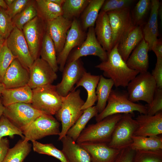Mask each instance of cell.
Instances as JSON below:
<instances>
[{"label": "cell", "mask_w": 162, "mask_h": 162, "mask_svg": "<svg viewBox=\"0 0 162 162\" xmlns=\"http://www.w3.org/2000/svg\"><path fill=\"white\" fill-rule=\"evenodd\" d=\"M0 97L4 106L17 103L31 104L32 89L28 85L15 88L5 89Z\"/></svg>", "instance_id": "cell-24"}, {"label": "cell", "mask_w": 162, "mask_h": 162, "mask_svg": "<svg viewBox=\"0 0 162 162\" xmlns=\"http://www.w3.org/2000/svg\"><path fill=\"white\" fill-rule=\"evenodd\" d=\"M90 0H65L62 6V16L73 21L78 19L87 6Z\"/></svg>", "instance_id": "cell-34"}, {"label": "cell", "mask_w": 162, "mask_h": 162, "mask_svg": "<svg viewBox=\"0 0 162 162\" xmlns=\"http://www.w3.org/2000/svg\"><path fill=\"white\" fill-rule=\"evenodd\" d=\"M60 126L59 122L52 115L43 113L22 132L24 139L32 142L48 136L59 135Z\"/></svg>", "instance_id": "cell-9"}, {"label": "cell", "mask_w": 162, "mask_h": 162, "mask_svg": "<svg viewBox=\"0 0 162 162\" xmlns=\"http://www.w3.org/2000/svg\"><path fill=\"white\" fill-rule=\"evenodd\" d=\"M15 135H19L22 139H24L22 132L3 115L0 119V139L6 136L13 138Z\"/></svg>", "instance_id": "cell-39"}, {"label": "cell", "mask_w": 162, "mask_h": 162, "mask_svg": "<svg viewBox=\"0 0 162 162\" xmlns=\"http://www.w3.org/2000/svg\"><path fill=\"white\" fill-rule=\"evenodd\" d=\"M53 3L62 7L65 0H50Z\"/></svg>", "instance_id": "cell-50"}, {"label": "cell", "mask_w": 162, "mask_h": 162, "mask_svg": "<svg viewBox=\"0 0 162 162\" xmlns=\"http://www.w3.org/2000/svg\"><path fill=\"white\" fill-rule=\"evenodd\" d=\"M150 13L149 19L146 25L142 29L143 37L146 36L152 29L158 25V17L160 5L158 0H151Z\"/></svg>", "instance_id": "cell-41"}, {"label": "cell", "mask_w": 162, "mask_h": 162, "mask_svg": "<svg viewBox=\"0 0 162 162\" xmlns=\"http://www.w3.org/2000/svg\"><path fill=\"white\" fill-rule=\"evenodd\" d=\"M151 0H140L136 4L131 14L135 26H139L142 23L150 9Z\"/></svg>", "instance_id": "cell-37"}, {"label": "cell", "mask_w": 162, "mask_h": 162, "mask_svg": "<svg viewBox=\"0 0 162 162\" xmlns=\"http://www.w3.org/2000/svg\"><path fill=\"white\" fill-rule=\"evenodd\" d=\"M40 56L53 70L56 72L59 70L57 60V53L54 44L46 31L41 44Z\"/></svg>", "instance_id": "cell-28"}, {"label": "cell", "mask_w": 162, "mask_h": 162, "mask_svg": "<svg viewBox=\"0 0 162 162\" xmlns=\"http://www.w3.org/2000/svg\"><path fill=\"white\" fill-rule=\"evenodd\" d=\"M29 80L28 85L32 89L51 84L57 78V75L44 60L38 58L29 69Z\"/></svg>", "instance_id": "cell-16"}, {"label": "cell", "mask_w": 162, "mask_h": 162, "mask_svg": "<svg viewBox=\"0 0 162 162\" xmlns=\"http://www.w3.org/2000/svg\"><path fill=\"white\" fill-rule=\"evenodd\" d=\"M135 119L138 126L133 136L147 137L162 134V111L153 116L140 114Z\"/></svg>", "instance_id": "cell-19"}, {"label": "cell", "mask_w": 162, "mask_h": 162, "mask_svg": "<svg viewBox=\"0 0 162 162\" xmlns=\"http://www.w3.org/2000/svg\"><path fill=\"white\" fill-rule=\"evenodd\" d=\"M9 142L7 138L0 139V162H2L6 156L9 149Z\"/></svg>", "instance_id": "cell-48"}, {"label": "cell", "mask_w": 162, "mask_h": 162, "mask_svg": "<svg viewBox=\"0 0 162 162\" xmlns=\"http://www.w3.org/2000/svg\"><path fill=\"white\" fill-rule=\"evenodd\" d=\"M31 104L37 110L46 114L55 115L61 107L62 97L56 86L51 84L32 89Z\"/></svg>", "instance_id": "cell-5"}, {"label": "cell", "mask_w": 162, "mask_h": 162, "mask_svg": "<svg viewBox=\"0 0 162 162\" xmlns=\"http://www.w3.org/2000/svg\"><path fill=\"white\" fill-rule=\"evenodd\" d=\"M151 50L154 52L157 58H162V42L161 39H158L154 43Z\"/></svg>", "instance_id": "cell-49"}, {"label": "cell", "mask_w": 162, "mask_h": 162, "mask_svg": "<svg viewBox=\"0 0 162 162\" xmlns=\"http://www.w3.org/2000/svg\"><path fill=\"white\" fill-rule=\"evenodd\" d=\"M118 45L107 53L106 61L102 62L95 67L103 71L104 76L112 79L116 87L125 88L139 73L128 67L118 51Z\"/></svg>", "instance_id": "cell-1"}, {"label": "cell", "mask_w": 162, "mask_h": 162, "mask_svg": "<svg viewBox=\"0 0 162 162\" xmlns=\"http://www.w3.org/2000/svg\"><path fill=\"white\" fill-rule=\"evenodd\" d=\"M114 85V83L112 79L106 78L102 75L100 76L96 90L97 102L95 106L98 113H101L106 107Z\"/></svg>", "instance_id": "cell-31"}, {"label": "cell", "mask_w": 162, "mask_h": 162, "mask_svg": "<svg viewBox=\"0 0 162 162\" xmlns=\"http://www.w3.org/2000/svg\"><path fill=\"white\" fill-rule=\"evenodd\" d=\"M86 33L82 29L78 19H74L68 32L63 48L57 56V64L60 71H63L68 56L73 49L80 46L84 41Z\"/></svg>", "instance_id": "cell-13"}, {"label": "cell", "mask_w": 162, "mask_h": 162, "mask_svg": "<svg viewBox=\"0 0 162 162\" xmlns=\"http://www.w3.org/2000/svg\"><path fill=\"white\" fill-rule=\"evenodd\" d=\"M147 114L153 116L162 110V89L157 88L152 101L146 105Z\"/></svg>", "instance_id": "cell-44"}, {"label": "cell", "mask_w": 162, "mask_h": 162, "mask_svg": "<svg viewBox=\"0 0 162 162\" xmlns=\"http://www.w3.org/2000/svg\"><path fill=\"white\" fill-rule=\"evenodd\" d=\"M130 113L124 114L116 124L110 142L107 144L112 148L121 150L130 147L132 136L137 128L138 123Z\"/></svg>", "instance_id": "cell-7"}, {"label": "cell", "mask_w": 162, "mask_h": 162, "mask_svg": "<svg viewBox=\"0 0 162 162\" xmlns=\"http://www.w3.org/2000/svg\"><path fill=\"white\" fill-rule=\"evenodd\" d=\"M1 47H0V51H1Z\"/></svg>", "instance_id": "cell-56"}, {"label": "cell", "mask_w": 162, "mask_h": 162, "mask_svg": "<svg viewBox=\"0 0 162 162\" xmlns=\"http://www.w3.org/2000/svg\"><path fill=\"white\" fill-rule=\"evenodd\" d=\"M79 144L89 154L90 162H114L120 151L105 143L83 142Z\"/></svg>", "instance_id": "cell-20"}, {"label": "cell", "mask_w": 162, "mask_h": 162, "mask_svg": "<svg viewBox=\"0 0 162 162\" xmlns=\"http://www.w3.org/2000/svg\"><path fill=\"white\" fill-rule=\"evenodd\" d=\"M95 24L94 31L97 39L103 49L108 52L113 47L112 30L107 13L100 11Z\"/></svg>", "instance_id": "cell-22"}, {"label": "cell", "mask_w": 162, "mask_h": 162, "mask_svg": "<svg viewBox=\"0 0 162 162\" xmlns=\"http://www.w3.org/2000/svg\"><path fill=\"white\" fill-rule=\"evenodd\" d=\"M123 114L108 116L96 124L89 125L82 130L76 142L105 143L110 141L115 127Z\"/></svg>", "instance_id": "cell-4"}, {"label": "cell", "mask_w": 162, "mask_h": 162, "mask_svg": "<svg viewBox=\"0 0 162 162\" xmlns=\"http://www.w3.org/2000/svg\"><path fill=\"white\" fill-rule=\"evenodd\" d=\"M29 80V69L16 58L5 72L2 83L5 89L15 88L28 85Z\"/></svg>", "instance_id": "cell-18"}, {"label": "cell", "mask_w": 162, "mask_h": 162, "mask_svg": "<svg viewBox=\"0 0 162 162\" xmlns=\"http://www.w3.org/2000/svg\"><path fill=\"white\" fill-rule=\"evenodd\" d=\"M43 113L31 104L20 103L4 106L3 115L23 132Z\"/></svg>", "instance_id": "cell-8"}, {"label": "cell", "mask_w": 162, "mask_h": 162, "mask_svg": "<svg viewBox=\"0 0 162 162\" xmlns=\"http://www.w3.org/2000/svg\"><path fill=\"white\" fill-rule=\"evenodd\" d=\"M34 151L40 154L53 156L61 162H68L62 150L56 148L52 144H43L37 141H32Z\"/></svg>", "instance_id": "cell-36"}, {"label": "cell", "mask_w": 162, "mask_h": 162, "mask_svg": "<svg viewBox=\"0 0 162 162\" xmlns=\"http://www.w3.org/2000/svg\"><path fill=\"white\" fill-rule=\"evenodd\" d=\"M31 0H14L6 11L12 19L21 12L29 3Z\"/></svg>", "instance_id": "cell-45"}, {"label": "cell", "mask_w": 162, "mask_h": 162, "mask_svg": "<svg viewBox=\"0 0 162 162\" xmlns=\"http://www.w3.org/2000/svg\"><path fill=\"white\" fill-rule=\"evenodd\" d=\"M151 74L156 82L157 88L162 89V58H157L155 68Z\"/></svg>", "instance_id": "cell-47"}, {"label": "cell", "mask_w": 162, "mask_h": 162, "mask_svg": "<svg viewBox=\"0 0 162 162\" xmlns=\"http://www.w3.org/2000/svg\"><path fill=\"white\" fill-rule=\"evenodd\" d=\"M14 27L12 19L6 10L0 7V35L6 40Z\"/></svg>", "instance_id": "cell-42"}, {"label": "cell", "mask_w": 162, "mask_h": 162, "mask_svg": "<svg viewBox=\"0 0 162 162\" xmlns=\"http://www.w3.org/2000/svg\"><path fill=\"white\" fill-rule=\"evenodd\" d=\"M22 31L34 61L40 56V52L46 32V22L38 16L26 24Z\"/></svg>", "instance_id": "cell-11"}, {"label": "cell", "mask_w": 162, "mask_h": 162, "mask_svg": "<svg viewBox=\"0 0 162 162\" xmlns=\"http://www.w3.org/2000/svg\"><path fill=\"white\" fill-rule=\"evenodd\" d=\"M80 93V89L73 90L62 97L61 107L55 115L57 120L61 122L62 125L58 135L59 140L66 135L68 130L83 112L81 107L85 101L81 98Z\"/></svg>", "instance_id": "cell-2"}, {"label": "cell", "mask_w": 162, "mask_h": 162, "mask_svg": "<svg viewBox=\"0 0 162 162\" xmlns=\"http://www.w3.org/2000/svg\"><path fill=\"white\" fill-rule=\"evenodd\" d=\"M133 0H106L104 2L100 11L106 13L130 7L134 2Z\"/></svg>", "instance_id": "cell-43"}, {"label": "cell", "mask_w": 162, "mask_h": 162, "mask_svg": "<svg viewBox=\"0 0 162 162\" xmlns=\"http://www.w3.org/2000/svg\"><path fill=\"white\" fill-rule=\"evenodd\" d=\"M127 87L129 100L136 103L139 101L150 104L157 88L156 82L149 72L139 73L128 83Z\"/></svg>", "instance_id": "cell-6"}, {"label": "cell", "mask_w": 162, "mask_h": 162, "mask_svg": "<svg viewBox=\"0 0 162 162\" xmlns=\"http://www.w3.org/2000/svg\"><path fill=\"white\" fill-rule=\"evenodd\" d=\"M38 16L35 0H31L28 5L12 19L14 27L22 30L24 26Z\"/></svg>", "instance_id": "cell-35"}, {"label": "cell", "mask_w": 162, "mask_h": 162, "mask_svg": "<svg viewBox=\"0 0 162 162\" xmlns=\"http://www.w3.org/2000/svg\"><path fill=\"white\" fill-rule=\"evenodd\" d=\"M86 71L80 58L67 63L62 71V80L56 86L58 93L62 97L72 91L74 86Z\"/></svg>", "instance_id": "cell-15"}, {"label": "cell", "mask_w": 162, "mask_h": 162, "mask_svg": "<svg viewBox=\"0 0 162 162\" xmlns=\"http://www.w3.org/2000/svg\"><path fill=\"white\" fill-rule=\"evenodd\" d=\"M62 152L68 162H90V157L87 151L71 138L66 135L60 140Z\"/></svg>", "instance_id": "cell-23"}, {"label": "cell", "mask_w": 162, "mask_h": 162, "mask_svg": "<svg viewBox=\"0 0 162 162\" xmlns=\"http://www.w3.org/2000/svg\"><path fill=\"white\" fill-rule=\"evenodd\" d=\"M112 32V47L118 44L135 26L130 7L107 12Z\"/></svg>", "instance_id": "cell-10"}, {"label": "cell", "mask_w": 162, "mask_h": 162, "mask_svg": "<svg viewBox=\"0 0 162 162\" xmlns=\"http://www.w3.org/2000/svg\"><path fill=\"white\" fill-rule=\"evenodd\" d=\"M143 38L140 26H135L127 36L118 45V51L126 62L131 53Z\"/></svg>", "instance_id": "cell-25"}, {"label": "cell", "mask_w": 162, "mask_h": 162, "mask_svg": "<svg viewBox=\"0 0 162 162\" xmlns=\"http://www.w3.org/2000/svg\"><path fill=\"white\" fill-rule=\"evenodd\" d=\"M5 89V88L2 83H0V97H1L3 91Z\"/></svg>", "instance_id": "cell-55"}, {"label": "cell", "mask_w": 162, "mask_h": 162, "mask_svg": "<svg viewBox=\"0 0 162 162\" xmlns=\"http://www.w3.org/2000/svg\"><path fill=\"white\" fill-rule=\"evenodd\" d=\"M38 16L46 22L62 15V7L50 0H36Z\"/></svg>", "instance_id": "cell-29"}, {"label": "cell", "mask_w": 162, "mask_h": 162, "mask_svg": "<svg viewBox=\"0 0 162 162\" xmlns=\"http://www.w3.org/2000/svg\"><path fill=\"white\" fill-rule=\"evenodd\" d=\"M0 7L5 10H7L8 8L4 1L3 0H0Z\"/></svg>", "instance_id": "cell-52"}, {"label": "cell", "mask_w": 162, "mask_h": 162, "mask_svg": "<svg viewBox=\"0 0 162 162\" xmlns=\"http://www.w3.org/2000/svg\"><path fill=\"white\" fill-rule=\"evenodd\" d=\"M93 55L99 57L102 62L106 61L107 53L97 40L94 27L88 29L86 38L82 44L76 47L70 52L66 63L76 60L81 57Z\"/></svg>", "instance_id": "cell-12"}, {"label": "cell", "mask_w": 162, "mask_h": 162, "mask_svg": "<svg viewBox=\"0 0 162 162\" xmlns=\"http://www.w3.org/2000/svg\"><path fill=\"white\" fill-rule=\"evenodd\" d=\"M105 0H90L89 3L80 16V21L82 29L86 32L91 27H94L99 12Z\"/></svg>", "instance_id": "cell-27"}, {"label": "cell", "mask_w": 162, "mask_h": 162, "mask_svg": "<svg viewBox=\"0 0 162 162\" xmlns=\"http://www.w3.org/2000/svg\"><path fill=\"white\" fill-rule=\"evenodd\" d=\"M133 142L130 147L136 150L162 149V137L159 135L150 136H133Z\"/></svg>", "instance_id": "cell-32"}, {"label": "cell", "mask_w": 162, "mask_h": 162, "mask_svg": "<svg viewBox=\"0 0 162 162\" xmlns=\"http://www.w3.org/2000/svg\"><path fill=\"white\" fill-rule=\"evenodd\" d=\"M107 104L104 110L95 116L97 122L105 117L118 114L130 113L135 111L140 114H147L146 105L134 103L129 99L127 91L112 89L107 100Z\"/></svg>", "instance_id": "cell-3"}, {"label": "cell", "mask_w": 162, "mask_h": 162, "mask_svg": "<svg viewBox=\"0 0 162 162\" xmlns=\"http://www.w3.org/2000/svg\"><path fill=\"white\" fill-rule=\"evenodd\" d=\"M149 51L148 44L143 38L133 51L126 61L128 67L139 73L148 71Z\"/></svg>", "instance_id": "cell-21"}, {"label": "cell", "mask_w": 162, "mask_h": 162, "mask_svg": "<svg viewBox=\"0 0 162 162\" xmlns=\"http://www.w3.org/2000/svg\"><path fill=\"white\" fill-rule=\"evenodd\" d=\"M135 151L130 147L123 149L120 152L114 162H133Z\"/></svg>", "instance_id": "cell-46"}, {"label": "cell", "mask_w": 162, "mask_h": 162, "mask_svg": "<svg viewBox=\"0 0 162 162\" xmlns=\"http://www.w3.org/2000/svg\"><path fill=\"white\" fill-rule=\"evenodd\" d=\"M15 58L7 47L5 40L1 47L0 53V83H2L5 72Z\"/></svg>", "instance_id": "cell-40"}, {"label": "cell", "mask_w": 162, "mask_h": 162, "mask_svg": "<svg viewBox=\"0 0 162 162\" xmlns=\"http://www.w3.org/2000/svg\"><path fill=\"white\" fill-rule=\"evenodd\" d=\"M98 114L95 106L89 107L84 110L82 114L68 130L66 135L76 142L88 122Z\"/></svg>", "instance_id": "cell-30"}, {"label": "cell", "mask_w": 162, "mask_h": 162, "mask_svg": "<svg viewBox=\"0 0 162 162\" xmlns=\"http://www.w3.org/2000/svg\"><path fill=\"white\" fill-rule=\"evenodd\" d=\"M4 108V106L3 105L2 101V100L0 97V119L3 115V112Z\"/></svg>", "instance_id": "cell-51"}, {"label": "cell", "mask_w": 162, "mask_h": 162, "mask_svg": "<svg viewBox=\"0 0 162 162\" xmlns=\"http://www.w3.org/2000/svg\"><path fill=\"white\" fill-rule=\"evenodd\" d=\"M32 145L28 141L22 139L15 146L9 148L2 162H23L30 152Z\"/></svg>", "instance_id": "cell-33"}, {"label": "cell", "mask_w": 162, "mask_h": 162, "mask_svg": "<svg viewBox=\"0 0 162 162\" xmlns=\"http://www.w3.org/2000/svg\"><path fill=\"white\" fill-rule=\"evenodd\" d=\"M6 40L4 39L0 35V47H1L4 44Z\"/></svg>", "instance_id": "cell-53"}, {"label": "cell", "mask_w": 162, "mask_h": 162, "mask_svg": "<svg viewBox=\"0 0 162 162\" xmlns=\"http://www.w3.org/2000/svg\"><path fill=\"white\" fill-rule=\"evenodd\" d=\"M100 78V76L92 75L86 71L76 84L73 90H75L77 87L81 86L86 89L87 93V98L81 107L82 110H84L93 106L97 101L96 89Z\"/></svg>", "instance_id": "cell-26"}, {"label": "cell", "mask_w": 162, "mask_h": 162, "mask_svg": "<svg viewBox=\"0 0 162 162\" xmlns=\"http://www.w3.org/2000/svg\"><path fill=\"white\" fill-rule=\"evenodd\" d=\"M72 22V21L61 16L46 22V31L54 44L57 56L63 48L68 32Z\"/></svg>", "instance_id": "cell-17"}, {"label": "cell", "mask_w": 162, "mask_h": 162, "mask_svg": "<svg viewBox=\"0 0 162 162\" xmlns=\"http://www.w3.org/2000/svg\"><path fill=\"white\" fill-rule=\"evenodd\" d=\"M133 162H162V149L135 151Z\"/></svg>", "instance_id": "cell-38"}, {"label": "cell", "mask_w": 162, "mask_h": 162, "mask_svg": "<svg viewBox=\"0 0 162 162\" xmlns=\"http://www.w3.org/2000/svg\"><path fill=\"white\" fill-rule=\"evenodd\" d=\"M7 47L13 55L29 69L34 62L22 31L14 27L6 40Z\"/></svg>", "instance_id": "cell-14"}, {"label": "cell", "mask_w": 162, "mask_h": 162, "mask_svg": "<svg viewBox=\"0 0 162 162\" xmlns=\"http://www.w3.org/2000/svg\"><path fill=\"white\" fill-rule=\"evenodd\" d=\"M14 0H4L8 7L10 6L13 3Z\"/></svg>", "instance_id": "cell-54"}]
</instances>
